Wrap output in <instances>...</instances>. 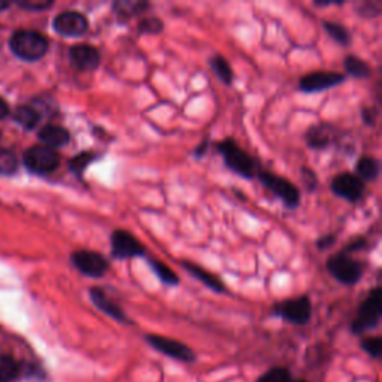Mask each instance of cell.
I'll use <instances>...</instances> for the list:
<instances>
[{"label":"cell","instance_id":"6da1fadb","mask_svg":"<svg viewBox=\"0 0 382 382\" xmlns=\"http://www.w3.org/2000/svg\"><path fill=\"white\" fill-rule=\"evenodd\" d=\"M216 151L221 154L226 168L244 180H254L261 171L259 160L242 149L233 137H224L220 142H216Z\"/></svg>","mask_w":382,"mask_h":382},{"label":"cell","instance_id":"7a4b0ae2","mask_svg":"<svg viewBox=\"0 0 382 382\" xmlns=\"http://www.w3.org/2000/svg\"><path fill=\"white\" fill-rule=\"evenodd\" d=\"M381 316H382V290L381 287H375L359 307L357 315H355L351 324V332L354 335H364L366 332H371V330L379 326Z\"/></svg>","mask_w":382,"mask_h":382},{"label":"cell","instance_id":"3957f363","mask_svg":"<svg viewBox=\"0 0 382 382\" xmlns=\"http://www.w3.org/2000/svg\"><path fill=\"white\" fill-rule=\"evenodd\" d=\"M11 49L17 57L25 61L42 58L48 51V39L35 30H18L11 37Z\"/></svg>","mask_w":382,"mask_h":382},{"label":"cell","instance_id":"277c9868","mask_svg":"<svg viewBox=\"0 0 382 382\" xmlns=\"http://www.w3.org/2000/svg\"><path fill=\"white\" fill-rule=\"evenodd\" d=\"M326 269L338 283H340L342 285L351 287L360 283V279L363 278L364 273V264L360 260L352 259L350 254L340 251L328 257L326 263Z\"/></svg>","mask_w":382,"mask_h":382},{"label":"cell","instance_id":"5b68a950","mask_svg":"<svg viewBox=\"0 0 382 382\" xmlns=\"http://www.w3.org/2000/svg\"><path fill=\"white\" fill-rule=\"evenodd\" d=\"M257 180L261 183L263 187L271 191L273 196L284 203L287 209H296L300 205V190L296 184H292L290 180L284 176H279L269 171H260L257 175Z\"/></svg>","mask_w":382,"mask_h":382},{"label":"cell","instance_id":"8992f818","mask_svg":"<svg viewBox=\"0 0 382 382\" xmlns=\"http://www.w3.org/2000/svg\"><path fill=\"white\" fill-rule=\"evenodd\" d=\"M272 314L295 326H304L311 321L312 303L308 296L287 299L273 304Z\"/></svg>","mask_w":382,"mask_h":382},{"label":"cell","instance_id":"52a82bcc","mask_svg":"<svg viewBox=\"0 0 382 382\" xmlns=\"http://www.w3.org/2000/svg\"><path fill=\"white\" fill-rule=\"evenodd\" d=\"M111 256L116 260H129L145 257L147 248L135 235L124 228H117L111 233Z\"/></svg>","mask_w":382,"mask_h":382},{"label":"cell","instance_id":"ba28073f","mask_svg":"<svg viewBox=\"0 0 382 382\" xmlns=\"http://www.w3.org/2000/svg\"><path fill=\"white\" fill-rule=\"evenodd\" d=\"M70 263L78 272L88 278H104L109 271L111 263L104 254L92 251V249H80L75 251L70 256Z\"/></svg>","mask_w":382,"mask_h":382},{"label":"cell","instance_id":"9c48e42d","mask_svg":"<svg viewBox=\"0 0 382 382\" xmlns=\"http://www.w3.org/2000/svg\"><path fill=\"white\" fill-rule=\"evenodd\" d=\"M24 164L33 173L48 175L60 166V156L56 149L45 145H35L24 152Z\"/></svg>","mask_w":382,"mask_h":382},{"label":"cell","instance_id":"30bf717a","mask_svg":"<svg viewBox=\"0 0 382 382\" xmlns=\"http://www.w3.org/2000/svg\"><path fill=\"white\" fill-rule=\"evenodd\" d=\"M145 340L149 347H152L160 354L166 355V357L169 359H173L181 363H187V364L196 362V352L180 340L164 338L160 335H147Z\"/></svg>","mask_w":382,"mask_h":382},{"label":"cell","instance_id":"8fae6325","mask_svg":"<svg viewBox=\"0 0 382 382\" xmlns=\"http://www.w3.org/2000/svg\"><path fill=\"white\" fill-rule=\"evenodd\" d=\"M345 80V73L332 70H315L302 76L299 80V90L307 94L321 93L343 84Z\"/></svg>","mask_w":382,"mask_h":382},{"label":"cell","instance_id":"7c38bea8","mask_svg":"<svg viewBox=\"0 0 382 382\" xmlns=\"http://www.w3.org/2000/svg\"><path fill=\"white\" fill-rule=\"evenodd\" d=\"M330 190L335 196L343 200L357 203L364 195L366 184L355 173L343 172L333 178L332 183H330Z\"/></svg>","mask_w":382,"mask_h":382},{"label":"cell","instance_id":"4fadbf2b","mask_svg":"<svg viewBox=\"0 0 382 382\" xmlns=\"http://www.w3.org/2000/svg\"><path fill=\"white\" fill-rule=\"evenodd\" d=\"M53 29L63 37H80L88 30V20L78 11H65L53 20Z\"/></svg>","mask_w":382,"mask_h":382},{"label":"cell","instance_id":"5bb4252c","mask_svg":"<svg viewBox=\"0 0 382 382\" xmlns=\"http://www.w3.org/2000/svg\"><path fill=\"white\" fill-rule=\"evenodd\" d=\"M70 65L80 72H94L99 69L101 56L100 51L90 44H78L69 49Z\"/></svg>","mask_w":382,"mask_h":382},{"label":"cell","instance_id":"9a60e30c","mask_svg":"<svg viewBox=\"0 0 382 382\" xmlns=\"http://www.w3.org/2000/svg\"><path fill=\"white\" fill-rule=\"evenodd\" d=\"M88 295H90V300L94 307L100 312H104L105 315L112 318L113 321H117L120 324H125V326L133 324V321L130 320L129 316H127V314L123 311L120 304L113 302L101 287H92L90 291H88Z\"/></svg>","mask_w":382,"mask_h":382},{"label":"cell","instance_id":"2e32d148","mask_svg":"<svg viewBox=\"0 0 382 382\" xmlns=\"http://www.w3.org/2000/svg\"><path fill=\"white\" fill-rule=\"evenodd\" d=\"M338 136V129L332 123H318L311 125L304 139L307 145L312 149H326L335 144Z\"/></svg>","mask_w":382,"mask_h":382},{"label":"cell","instance_id":"e0dca14e","mask_svg":"<svg viewBox=\"0 0 382 382\" xmlns=\"http://www.w3.org/2000/svg\"><path fill=\"white\" fill-rule=\"evenodd\" d=\"M181 267L183 269L188 273L193 276L195 279H197L199 283H202L205 287H208L209 290H212L214 292H218V295H226L227 292V287L224 285V283L221 281V279L211 273L209 271H207L205 267H202L193 261H181Z\"/></svg>","mask_w":382,"mask_h":382},{"label":"cell","instance_id":"ac0fdd59","mask_svg":"<svg viewBox=\"0 0 382 382\" xmlns=\"http://www.w3.org/2000/svg\"><path fill=\"white\" fill-rule=\"evenodd\" d=\"M39 139L45 147L54 149L68 145L70 141V133L65 129V127L57 124H48L42 127V130L39 132Z\"/></svg>","mask_w":382,"mask_h":382},{"label":"cell","instance_id":"d6986e66","mask_svg":"<svg viewBox=\"0 0 382 382\" xmlns=\"http://www.w3.org/2000/svg\"><path fill=\"white\" fill-rule=\"evenodd\" d=\"M151 8V4L147 0H116L112 4L113 14L121 20H130L144 14Z\"/></svg>","mask_w":382,"mask_h":382},{"label":"cell","instance_id":"ffe728a7","mask_svg":"<svg viewBox=\"0 0 382 382\" xmlns=\"http://www.w3.org/2000/svg\"><path fill=\"white\" fill-rule=\"evenodd\" d=\"M381 172V163L378 159L372 156H363L355 163V175L366 184L371 181H376Z\"/></svg>","mask_w":382,"mask_h":382},{"label":"cell","instance_id":"44dd1931","mask_svg":"<svg viewBox=\"0 0 382 382\" xmlns=\"http://www.w3.org/2000/svg\"><path fill=\"white\" fill-rule=\"evenodd\" d=\"M209 66L211 70L214 72V75H216V78H218L224 85L230 87L233 84L235 80V73L232 69L230 61H228L226 57L215 54L209 58Z\"/></svg>","mask_w":382,"mask_h":382},{"label":"cell","instance_id":"7402d4cb","mask_svg":"<svg viewBox=\"0 0 382 382\" xmlns=\"http://www.w3.org/2000/svg\"><path fill=\"white\" fill-rule=\"evenodd\" d=\"M343 68H345L347 75L352 76L355 80H367L371 78L372 75V68L369 66L363 58L354 54H350L343 58Z\"/></svg>","mask_w":382,"mask_h":382},{"label":"cell","instance_id":"603a6c76","mask_svg":"<svg viewBox=\"0 0 382 382\" xmlns=\"http://www.w3.org/2000/svg\"><path fill=\"white\" fill-rule=\"evenodd\" d=\"M148 264L152 269V272H154V275L160 279V281L168 285V287H176L178 284L181 283L180 276L176 275V272L172 269V267H169L168 264H164L163 261L160 260H156V259H148Z\"/></svg>","mask_w":382,"mask_h":382},{"label":"cell","instance_id":"cb8c5ba5","mask_svg":"<svg viewBox=\"0 0 382 382\" xmlns=\"http://www.w3.org/2000/svg\"><path fill=\"white\" fill-rule=\"evenodd\" d=\"M323 29L327 32V35L332 37V39L339 44L340 47H350L351 45V32L345 27V25H342L340 23H336V21H328V20H324L321 23Z\"/></svg>","mask_w":382,"mask_h":382},{"label":"cell","instance_id":"d4e9b609","mask_svg":"<svg viewBox=\"0 0 382 382\" xmlns=\"http://www.w3.org/2000/svg\"><path fill=\"white\" fill-rule=\"evenodd\" d=\"M96 160H99V154H96V152L82 151V152H80V154H76L73 159L69 160V169L76 178H80L81 180L87 168L90 166L92 163H94Z\"/></svg>","mask_w":382,"mask_h":382},{"label":"cell","instance_id":"484cf974","mask_svg":"<svg viewBox=\"0 0 382 382\" xmlns=\"http://www.w3.org/2000/svg\"><path fill=\"white\" fill-rule=\"evenodd\" d=\"M14 120L21 125L24 127V129H33V127H36V124L39 123L41 120V113L37 112L35 108L32 106H21L14 113Z\"/></svg>","mask_w":382,"mask_h":382},{"label":"cell","instance_id":"4316f807","mask_svg":"<svg viewBox=\"0 0 382 382\" xmlns=\"http://www.w3.org/2000/svg\"><path fill=\"white\" fill-rule=\"evenodd\" d=\"M20 366L9 357V355H0V382H12L18 378Z\"/></svg>","mask_w":382,"mask_h":382},{"label":"cell","instance_id":"83f0119b","mask_svg":"<svg viewBox=\"0 0 382 382\" xmlns=\"http://www.w3.org/2000/svg\"><path fill=\"white\" fill-rule=\"evenodd\" d=\"M164 30V23L159 17H147L137 23V33L141 36H157Z\"/></svg>","mask_w":382,"mask_h":382},{"label":"cell","instance_id":"f1b7e54d","mask_svg":"<svg viewBox=\"0 0 382 382\" xmlns=\"http://www.w3.org/2000/svg\"><path fill=\"white\" fill-rule=\"evenodd\" d=\"M382 12L381 0H366V2L359 4L355 6V14L363 18H376Z\"/></svg>","mask_w":382,"mask_h":382},{"label":"cell","instance_id":"f546056e","mask_svg":"<svg viewBox=\"0 0 382 382\" xmlns=\"http://www.w3.org/2000/svg\"><path fill=\"white\" fill-rule=\"evenodd\" d=\"M257 382H291V374L285 367H272L260 375Z\"/></svg>","mask_w":382,"mask_h":382},{"label":"cell","instance_id":"4dcf8cb0","mask_svg":"<svg viewBox=\"0 0 382 382\" xmlns=\"http://www.w3.org/2000/svg\"><path fill=\"white\" fill-rule=\"evenodd\" d=\"M17 159L8 149H0V175H11L17 171Z\"/></svg>","mask_w":382,"mask_h":382},{"label":"cell","instance_id":"1f68e13d","mask_svg":"<svg viewBox=\"0 0 382 382\" xmlns=\"http://www.w3.org/2000/svg\"><path fill=\"white\" fill-rule=\"evenodd\" d=\"M362 350L371 355L372 359H379L382 354V339L379 336L364 338L362 340Z\"/></svg>","mask_w":382,"mask_h":382},{"label":"cell","instance_id":"d6a6232c","mask_svg":"<svg viewBox=\"0 0 382 382\" xmlns=\"http://www.w3.org/2000/svg\"><path fill=\"white\" fill-rule=\"evenodd\" d=\"M300 180H302L304 188H307L308 193H314V191L316 190V187H318V176H316V173L311 168L303 166L300 169Z\"/></svg>","mask_w":382,"mask_h":382},{"label":"cell","instance_id":"836d02e7","mask_svg":"<svg viewBox=\"0 0 382 382\" xmlns=\"http://www.w3.org/2000/svg\"><path fill=\"white\" fill-rule=\"evenodd\" d=\"M336 240H338L336 235L330 233V235H324L321 238H318L316 242H315V245H316L318 251H327V249H330V248H332L336 244Z\"/></svg>","mask_w":382,"mask_h":382},{"label":"cell","instance_id":"e575fe53","mask_svg":"<svg viewBox=\"0 0 382 382\" xmlns=\"http://www.w3.org/2000/svg\"><path fill=\"white\" fill-rule=\"evenodd\" d=\"M20 6L30 11H44L53 6V2H45V0H25V2H20Z\"/></svg>","mask_w":382,"mask_h":382},{"label":"cell","instance_id":"d590c367","mask_svg":"<svg viewBox=\"0 0 382 382\" xmlns=\"http://www.w3.org/2000/svg\"><path fill=\"white\" fill-rule=\"evenodd\" d=\"M367 248V240L364 238H357V239H354L352 242H350V244L342 249V252H345V254H350L351 256V252H357V251H363Z\"/></svg>","mask_w":382,"mask_h":382},{"label":"cell","instance_id":"8d00e7d4","mask_svg":"<svg viewBox=\"0 0 382 382\" xmlns=\"http://www.w3.org/2000/svg\"><path fill=\"white\" fill-rule=\"evenodd\" d=\"M362 120L366 125L374 127L378 120V111L375 108H369V106L363 108L362 109Z\"/></svg>","mask_w":382,"mask_h":382},{"label":"cell","instance_id":"74e56055","mask_svg":"<svg viewBox=\"0 0 382 382\" xmlns=\"http://www.w3.org/2000/svg\"><path fill=\"white\" fill-rule=\"evenodd\" d=\"M208 147H209V141H208V139H205V141H202V142L199 144V147H196V148H195V151H193V156H195L196 159H202V157H205L207 151H208Z\"/></svg>","mask_w":382,"mask_h":382},{"label":"cell","instance_id":"f35d334b","mask_svg":"<svg viewBox=\"0 0 382 382\" xmlns=\"http://www.w3.org/2000/svg\"><path fill=\"white\" fill-rule=\"evenodd\" d=\"M6 113H8V105H6V101L4 99H0V120L5 118L6 117Z\"/></svg>","mask_w":382,"mask_h":382},{"label":"cell","instance_id":"ab89813d","mask_svg":"<svg viewBox=\"0 0 382 382\" xmlns=\"http://www.w3.org/2000/svg\"><path fill=\"white\" fill-rule=\"evenodd\" d=\"M343 2H324V0H323V2H314V5L315 6H318V8H326V6H335V5H342Z\"/></svg>","mask_w":382,"mask_h":382},{"label":"cell","instance_id":"60d3db41","mask_svg":"<svg viewBox=\"0 0 382 382\" xmlns=\"http://www.w3.org/2000/svg\"><path fill=\"white\" fill-rule=\"evenodd\" d=\"M8 2H2V0H0V9H5V8H8Z\"/></svg>","mask_w":382,"mask_h":382},{"label":"cell","instance_id":"b9f144b4","mask_svg":"<svg viewBox=\"0 0 382 382\" xmlns=\"http://www.w3.org/2000/svg\"><path fill=\"white\" fill-rule=\"evenodd\" d=\"M291 382H308V381H303V379H299V381H291Z\"/></svg>","mask_w":382,"mask_h":382}]
</instances>
